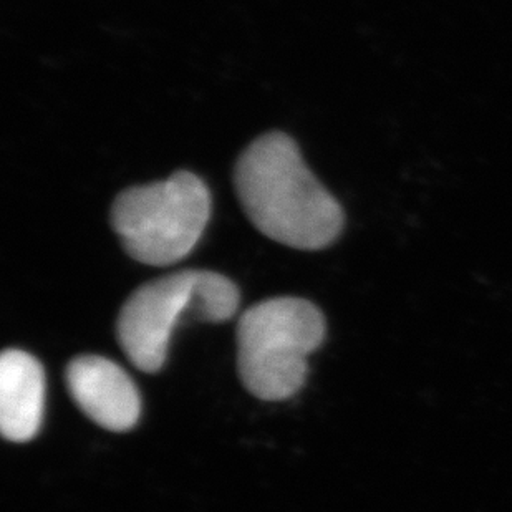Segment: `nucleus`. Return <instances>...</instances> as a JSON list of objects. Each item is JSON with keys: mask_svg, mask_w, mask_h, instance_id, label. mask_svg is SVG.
I'll return each mask as SVG.
<instances>
[{"mask_svg": "<svg viewBox=\"0 0 512 512\" xmlns=\"http://www.w3.org/2000/svg\"><path fill=\"white\" fill-rule=\"evenodd\" d=\"M234 188L254 228L272 241L319 251L342 234V206L310 173L299 146L282 131L261 135L242 151Z\"/></svg>", "mask_w": 512, "mask_h": 512, "instance_id": "f257e3e1", "label": "nucleus"}, {"mask_svg": "<svg viewBox=\"0 0 512 512\" xmlns=\"http://www.w3.org/2000/svg\"><path fill=\"white\" fill-rule=\"evenodd\" d=\"M236 284L218 272L186 269L141 285L121 307L116 337L131 365L160 372L173 330L183 322L221 324L239 307Z\"/></svg>", "mask_w": 512, "mask_h": 512, "instance_id": "f03ea898", "label": "nucleus"}, {"mask_svg": "<svg viewBox=\"0 0 512 512\" xmlns=\"http://www.w3.org/2000/svg\"><path fill=\"white\" fill-rule=\"evenodd\" d=\"M325 339V319L312 302L276 297L247 309L237 325V368L244 387L266 401L304 387L310 353Z\"/></svg>", "mask_w": 512, "mask_h": 512, "instance_id": "7ed1b4c3", "label": "nucleus"}, {"mask_svg": "<svg viewBox=\"0 0 512 512\" xmlns=\"http://www.w3.org/2000/svg\"><path fill=\"white\" fill-rule=\"evenodd\" d=\"M211 218V193L191 171L116 196L110 211L113 231L126 254L146 266L166 267L193 251Z\"/></svg>", "mask_w": 512, "mask_h": 512, "instance_id": "20e7f679", "label": "nucleus"}, {"mask_svg": "<svg viewBox=\"0 0 512 512\" xmlns=\"http://www.w3.org/2000/svg\"><path fill=\"white\" fill-rule=\"evenodd\" d=\"M65 378L78 408L105 430L123 433L140 420V392L112 360L98 355L73 358Z\"/></svg>", "mask_w": 512, "mask_h": 512, "instance_id": "39448f33", "label": "nucleus"}, {"mask_svg": "<svg viewBox=\"0 0 512 512\" xmlns=\"http://www.w3.org/2000/svg\"><path fill=\"white\" fill-rule=\"evenodd\" d=\"M45 406L44 368L30 353L5 350L0 358V430L5 440L37 436Z\"/></svg>", "mask_w": 512, "mask_h": 512, "instance_id": "423d86ee", "label": "nucleus"}]
</instances>
